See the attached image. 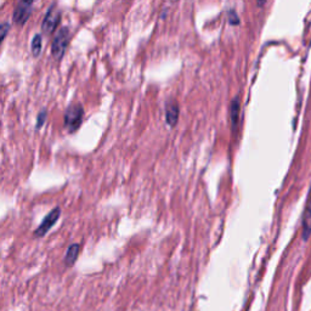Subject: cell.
Returning a JSON list of instances; mask_svg holds the SVG:
<instances>
[{
    "mask_svg": "<svg viewBox=\"0 0 311 311\" xmlns=\"http://www.w3.org/2000/svg\"><path fill=\"white\" fill-rule=\"evenodd\" d=\"M83 117H84V109L82 105H71L65 112V126L69 133H75L76 130L79 129L80 124L83 122Z\"/></svg>",
    "mask_w": 311,
    "mask_h": 311,
    "instance_id": "1",
    "label": "cell"
},
{
    "mask_svg": "<svg viewBox=\"0 0 311 311\" xmlns=\"http://www.w3.org/2000/svg\"><path fill=\"white\" fill-rule=\"evenodd\" d=\"M69 40V31L67 27H62L55 35L51 44V53L56 60H61L62 56L65 55L66 48L68 45Z\"/></svg>",
    "mask_w": 311,
    "mask_h": 311,
    "instance_id": "2",
    "label": "cell"
},
{
    "mask_svg": "<svg viewBox=\"0 0 311 311\" xmlns=\"http://www.w3.org/2000/svg\"><path fill=\"white\" fill-rule=\"evenodd\" d=\"M60 21H61V12L59 9L55 8V5H52L46 12L44 21L42 23V31L46 34H50L58 28Z\"/></svg>",
    "mask_w": 311,
    "mask_h": 311,
    "instance_id": "3",
    "label": "cell"
},
{
    "mask_svg": "<svg viewBox=\"0 0 311 311\" xmlns=\"http://www.w3.org/2000/svg\"><path fill=\"white\" fill-rule=\"evenodd\" d=\"M60 215H61V209H60L59 207H58V208H53L51 210V212H50L48 214V215L45 216L44 220H43L42 224H40L38 229L35 230V231H34V236L35 237L45 236L46 233H48L49 230L51 229V227L53 225H55L56 222H58L59 218H60Z\"/></svg>",
    "mask_w": 311,
    "mask_h": 311,
    "instance_id": "4",
    "label": "cell"
},
{
    "mask_svg": "<svg viewBox=\"0 0 311 311\" xmlns=\"http://www.w3.org/2000/svg\"><path fill=\"white\" fill-rule=\"evenodd\" d=\"M32 8H33L32 2H20L19 4L16 5L15 11H13V16H12L13 22L21 26L25 25V23L28 21L29 16H31Z\"/></svg>",
    "mask_w": 311,
    "mask_h": 311,
    "instance_id": "5",
    "label": "cell"
},
{
    "mask_svg": "<svg viewBox=\"0 0 311 311\" xmlns=\"http://www.w3.org/2000/svg\"><path fill=\"white\" fill-rule=\"evenodd\" d=\"M311 235V189L307 196V200L304 209L302 220V236L304 240H307Z\"/></svg>",
    "mask_w": 311,
    "mask_h": 311,
    "instance_id": "6",
    "label": "cell"
},
{
    "mask_svg": "<svg viewBox=\"0 0 311 311\" xmlns=\"http://www.w3.org/2000/svg\"><path fill=\"white\" fill-rule=\"evenodd\" d=\"M179 119V106L175 102H170L166 107V120L170 126L176 124Z\"/></svg>",
    "mask_w": 311,
    "mask_h": 311,
    "instance_id": "7",
    "label": "cell"
},
{
    "mask_svg": "<svg viewBox=\"0 0 311 311\" xmlns=\"http://www.w3.org/2000/svg\"><path fill=\"white\" fill-rule=\"evenodd\" d=\"M240 111H241L240 99L239 96H236V98L231 101V103H230V120H231L232 128H236L237 124H239Z\"/></svg>",
    "mask_w": 311,
    "mask_h": 311,
    "instance_id": "8",
    "label": "cell"
},
{
    "mask_svg": "<svg viewBox=\"0 0 311 311\" xmlns=\"http://www.w3.org/2000/svg\"><path fill=\"white\" fill-rule=\"evenodd\" d=\"M79 249H80V247H79V245H77V243L68 247V249H67V253L65 255V264L67 266H72L73 264L76 263V260L79 255Z\"/></svg>",
    "mask_w": 311,
    "mask_h": 311,
    "instance_id": "9",
    "label": "cell"
},
{
    "mask_svg": "<svg viewBox=\"0 0 311 311\" xmlns=\"http://www.w3.org/2000/svg\"><path fill=\"white\" fill-rule=\"evenodd\" d=\"M42 44H43V40L40 34H35L33 36L31 49H32V55L34 56V58H38L40 52H42Z\"/></svg>",
    "mask_w": 311,
    "mask_h": 311,
    "instance_id": "10",
    "label": "cell"
},
{
    "mask_svg": "<svg viewBox=\"0 0 311 311\" xmlns=\"http://www.w3.org/2000/svg\"><path fill=\"white\" fill-rule=\"evenodd\" d=\"M10 31V23L9 22H4L0 23V44L4 42V39L8 35V33Z\"/></svg>",
    "mask_w": 311,
    "mask_h": 311,
    "instance_id": "11",
    "label": "cell"
},
{
    "mask_svg": "<svg viewBox=\"0 0 311 311\" xmlns=\"http://www.w3.org/2000/svg\"><path fill=\"white\" fill-rule=\"evenodd\" d=\"M45 120H46V109H42V111H40V113L38 115V118H36L35 128L36 129L42 128L43 124H44Z\"/></svg>",
    "mask_w": 311,
    "mask_h": 311,
    "instance_id": "12",
    "label": "cell"
},
{
    "mask_svg": "<svg viewBox=\"0 0 311 311\" xmlns=\"http://www.w3.org/2000/svg\"><path fill=\"white\" fill-rule=\"evenodd\" d=\"M229 20H230V22L231 23H233V25H237V23L240 22V20H239V16L236 15V12L235 11H230V15H229Z\"/></svg>",
    "mask_w": 311,
    "mask_h": 311,
    "instance_id": "13",
    "label": "cell"
}]
</instances>
